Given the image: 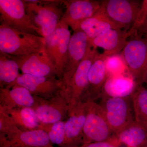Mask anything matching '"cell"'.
Returning a JSON list of instances; mask_svg holds the SVG:
<instances>
[{"label": "cell", "instance_id": "17", "mask_svg": "<svg viewBox=\"0 0 147 147\" xmlns=\"http://www.w3.org/2000/svg\"><path fill=\"white\" fill-rule=\"evenodd\" d=\"M106 56L98 52L88 74V84L81 101H95L100 98L102 88L108 78L105 64Z\"/></svg>", "mask_w": 147, "mask_h": 147}, {"label": "cell", "instance_id": "3", "mask_svg": "<svg viewBox=\"0 0 147 147\" xmlns=\"http://www.w3.org/2000/svg\"><path fill=\"white\" fill-rule=\"evenodd\" d=\"M98 52L97 48L93 47L91 43L86 55L70 79L61 85L59 92L68 102L69 113L82 100L88 86L90 67Z\"/></svg>", "mask_w": 147, "mask_h": 147}, {"label": "cell", "instance_id": "24", "mask_svg": "<svg viewBox=\"0 0 147 147\" xmlns=\"http://www.w3.org/2000/svg\"><path fill=\"white\" fill-rule=\"evenodd\" d=\"M19 67L9 55L0 52V88H9L18 78Z\"/></svg>", "mask_w": 147, "mask_h": 147}, {"label": "cell", "instance_id": "16", "mask_svg": "<svg viewBox=\"0 0 147 147\" xmlns=\"http://www.w3.org/2000/svg\"><path fill=\"white\" fill-rule=\"evenodd\" d=\"M86 113V102L81 101L69 113L65 125L64 147L79 146L83 144V130Z\"/></svg>", "mask_w": 147, "mask_h": 147}, {"label": "cell", "instance_id": "30", "mask_svg": "<svg viewBox=\"0 0 147 147\" xmlns=\"http://www.w3.org/2000/svg\"><path fill=\"white\" fill-rule=\"evenodd\" d=\"M74 147H117L111 142H91L86 143Z\"/></svg>", "mask_w": 147, "mask_h": 147}, {"label": "cell", "instance_id": "5", "mask_svg": "<svg viewBox=\"0 0 147 147\" xmlns=\"http://www.w3.org/2000/svg\"><path fill=\"white\" fill-rule=\"evenodd\" d=\"M86 117L83 130V144L91 142H112L115 137L100 104L87 101Z\"/></svg>", "mask_w": 147, "mask_h": 147}, {"label": "cell", "instance_id": "15", "mask_svg": "<svg viewBox=\"0 0 147 147\" xmlns=\"http://www.w3.org/2000/svg\"><path fill=\"white\" fill-rule=\"evenodd\" d=\"M90 44V40L84 32L79 29L74 31L69 44L65 71L61 80V85L70 79L86 55Z\"/></svg>", "mask_w": 147, "mask_h": 147}, {"label": "cell", "instance_id": "8", "mask_svg": "<svg viewBox=\"0 0 147 147\" xmlns=\"http://www.w3.org/2000/svg\"><path fill=\"white\" fill-rule=\"evenodd\" d=\"M0 22L17 30L41 36L27 13L24 0H0Z\"/></svg>", "mask_w": 147, "mask_h": 147}, {"label": "cell", "instance_id": "6", "mask_svg": "<svg viewBox=\"0 0 147 147\" xmlns=\"http://www.w3.org/2000/svg\"><path fill=\"white\" fill-rule=\"evenodd\" d=\"M131 96L109 98L99 103L115 136L135 121Z\"/></svg>", "mask_w": 147, "mask_h": 147}, {"label": "cell", "instance_id": "13", "mask_svg": "<svg viewBox=\"0 0 147 147\" xmlns=\"http://www.w3.org/2000/svg\"><path fill=\"white\" fill-rule=\"evenodd\" d=\"M15 85L24 87L34 96L48 99L57 93L60 89L61 82L57 77L22 74L9 88Z\"/></svg>", "mask_w": 147, "mask_h": 147}, {"label": "cell", "instance_id": "1", "mask_svg": "<svg viewBox=\"0 0 147 147\" xmlns=\"http://www.w3.org/2000/svg\"><path fill=\"white\" fill-rule=\"evenodd\" d=\"M26 11L41 36L52 34L65 11L64 1H24Z\"/></svg>", "mask_w": 147, "mask_h": 147}, {"label": "cell", "instance_id": "20", "mask_svg": "<svg viewBox=\"0 0 147 147\" xmlns=\"http://www.w3.org/2000/svg\"><path fill=\"white\" fill-rule=\"evenodd\" d=\"M138 84L131 76H119L108 77L101 95V100L109 98L130 97Z\"/></svg>", "mask_w": 147, "mask_h": 147}, {"label": "cell", "instance_id": "14", "mask_svg": "<svg viewBox=\"0 0 147 147\" xmlns=\"http://www.w3.org/2000/svg\"><path fill=\"white\" fill-rule=\"evenodd\" d=\"M1 147H54L47 131L42 129L23 131L8 135L0 133Z\"/></svg>", "mask_w": 147, "mask_h": 147}, {"label": "cell", "instance_id": "27", "mask_svg": "<svg viewBox=\"0 0 147 147\" xmlns=\"http://www.w3.org/2000/svg\"><path fill=\"white\" fill-rule=\"evenodd\" d=\"M65 121H62L50 125H45L44 130L47 131L52 145L64 147L65 139Z\"/></svg>", "mask_w": 147, "mask_h": 147}, {"label": "cell", "instance_id": "28", "mask_svg": "<svg viewBox=\"0 0 147 147\" xmlns=\"http://www.w3.org/2000/svg\"><path fill=\"white\" fill-rule=\"evenodd\" d=\"M21 129L14 123L9 116L2 108H0V133L10 134Z\"/></svg>", "mask_w": 147, "mask_h": 147}, {"label": "cell", "instance_id": "19", "mask_svg": "<svg viewBox=\"0 0 147 147\" xmlns=\"http://www.w3.org/2000/svg\"><path fill=\"white\" fill-rule=\"evenodd\" d=\"M35 101L34 96L24 87L15 85L9 88H0V106L3 108H32Z\"/></svg>", "mask_w": 147, "mask_h": 147}, {"label": "cell", "instance_id": "11", "mask_svg": "<svg viewBox=\"0 0 147 147\" xmlns=\"http://www.w3.org/2000/svg\"><path fill=\"white\" fill-rule=\"evenodd\" d=\"M9 56L16 61L22 74L57 78L55 66L45 48L41 52L30 55Z\"/></svg>", "mask_w": 147, "mask_h": 147}, {"label": "cell", "instance_id": "25", "mask_svg": "<svg viewBox=\"0 0 147 147\" xmlns=\"http://www.w3.org/2000/svg\"><path fill=\"white\" fill-rule=\"evenodd\" d=\"M131 97L135 121L147 127V88L138 85Z\"/></svg>", "mask_w": 147, "mask_h": 147}, {"label": "cell", "instance_id": "18", "mask_svg": "<svg viewBox=\"0 0 147 147\" xmlns=\"http://www.w3.org/2000/svg\"><path fill=\"white\" fill-rule=\"evenodd\" d=\"M129 31L119 29H111L104 32L90 41L92 46L104 50L105 56L119 54L123 50L131 36Z\"/></svg>", "mask_w": 147, "mask_h": 147}, {"label": "cell", "instance_id": "23", "mask_svg": "<svg viewBox=\"0 0 147 147\" xmlns=\"http://www.w3.org/2000/svg\"><path fill=\"white\" fill-rule=\"evenodd\" d=\"M116 28L98 9L94 15L82 21L77 30L79 29L84 32L91 41L108 30Z\"/></svg>", "mask_w": 147, "mask_h": 147}, {"label": "cell", "instance_id": "22", "mask_svg": "<svg viewBox=\"0 0 147 147\" xmlns=\"http://www.w3.org/2000/svg\"><path fill=\"white\" fill-rule=\"evenodd\" d=\"M0 108L7 113L13 123L19 129L23 131L42 129L45 125L38 120L34 110L32 108Z\"/></svg>", "mask_w": 147, "mask_h": 147}, {"label": "cell", "instance_id": "2", "mask_svg": "<svg viewBox=\"0 0 147 147\" xmlns=\"http://www.w3.org/2000/svg\"><path fill=\"white\" fill-rule=\"evenodd\" d=\"M45 38L0 25V52L11 56H23L45 49Z\"/></svg>", "mask_w": 147, "mask_h": 147}, {"label": "cell", "instance_id": "12", "mask_svg": "<svg viewBox=\"0 0 147 147\" xmlns=\"http://www.w3.org/2000/svg\"><path fill=\"white\" fill-rule=\"evenodd\" d=\"M65 9L60 22L70 27L73 31L81 23L94 15L100 6V1H64Z\"/></svg>", "mask_w": 147, "mask_h": 147}, {"label": "cell", "instance_id": "7", "mask_svg": "<svg viewBox=\"0 0 147 147\" xmlns=\"http://www.w3.org/2000/svg\"><path fill=\"white\" fill-rule=\"evenodd\" d=\"M71 36L68 26L59 22L55 31L45 38V51L55 66L60 80L65 71Z\"/></svg>", "mask_w": 147, "mask_h": 147}, {"label": "cell", "instance_id": "29", "mask_svg": "<svg viewBox=\"0 0 147 147\" xmlns=\"http://www.w3.org/2000/svg\"><path fill=\"white\" fill-rule=\"evenodd\" d=\"M147 18V0L142 1L136 21L129 32L132 35L144 24Z\"/></svg>", "mask_w": 147, "mask_h": 147}, {"label": "cell", "instance_id": "32", "mask_svg": "<svg viewBox=\"0 0 147 147\" xmlns=\"http://www.w3.org/2000/svg\"><path fill=\"white\" fill-rule=\"evenodd\" d=\"M142 85L145 84L147 86V68L145 71L144 73L143 74L142 79Z\"/></svg>", "mask_w": 147, "mask_h": 147}, {"label": "cell", "instance_id": "26", "mask_svg": "<svg viewBox=\"0 0 147 147\" xmlns=\"http://www.w3.org/2000/svg\"><path fill=\"white\" fill-rule=\"evenodd\" d=\"M105 64L108 77L130 76L122 53L105 57Z\"/></svg>", "mask_w": 147, "mask_h": 147}, {"label": "cell", "instance_id": "21", "mask_svg": "<svg viewBox=\"0 0 147 147\" xmlns=\"http://www.w3.org/2000/svg\"><path fill=\"white\" fill-rule=\"evenodd\" d=\"M117 147H147V127L134 121L115 136L112 142Z\"/></svg>", "mask_w": 147, "mask_h": 147}, {"label": "cell", "instance_id": "10", "mask_svg": "<svg viewBox=\"0 0 147 147\" xmlns=\"http://www.w3.org/2000/svg\"><path fill=\"white\" fill-rule=\"evenodd\" d=\"M34 96L35 101L32 108L42 124H52L63 121L68 116V102L59 91L54 96L48 99Z\"/></svg>", "mask_w": 147, "mask_h": 147}, {"label": "cell", "instance_id": "4", "mask_svg": "<svg viewBox=\"0 0 147 147\" xmlns=\"http://www.w3.org/2000/svg\"><path fill=\"white\" fill-rule=\"evenodd\" d=\"M142 2L136 0L100 1L99 11L117 29L129 31L136 21Z\"/></svg>", "mask_w": 147, "mask_h": 147}, {"label": "cell", "instance_id": "31", "mask_svg": "<svg viewBox=\"0 0 147 147\" xmlns=\"http://www.w3.org/2000/svg\"><path fill=\"white\" fill-rule=\"evenodd\" d=\"M137 33L139 36L147 40V18L144 24L137 30Z\"/></svg>", "mask_w": 147, "mask_h": 147}, {"label": "cell", "instance_id": "9", "mask_svg": "<svg viewBox=\"0 0 147 147\" xmlns=\"http://www.w3.org/2000/svg\"><path fill=\"white\" fill-rule=\"evenodd\" d=\"M129 38L121 53L130 76L138 85H142L147 68V40L139 36L137 32Z\"/></svg>", "mask_w": 147, "mask_h": 147}]
</instances>
